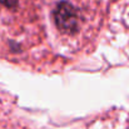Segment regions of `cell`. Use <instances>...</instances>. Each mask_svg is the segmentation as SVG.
<instances>
[{
    "mask_svg": "<svg viewBox=\"0 0 129 129\" xmlns=\"http://www.w3.org/2000/svg\"><path fill=\"white\" fill-rule=\"evenodd\" d=\"M0 4L4 5L5 8H8V9H16L19 0H0Z\"/></svg>",
    "mask_w": 129,
    "mask_h": 129,
    "instance_id": "obj_2",
    "label": "cell"
},
{
    "mask_svg": "<svg viewBox=\"0 0 129 129\" xmlns=\"http://www.w3.org/2000/svg\"><path fill=\"white\" fill-rule=\"evenodd\" d=\"M53 18L56 28L64 34L73 35L79 30V11L69 1H59L53 11Z\"/></svg>",
    "mask_w": 129,
    "mask_h": 129,
    "instance_id": "obj_1",
    "label": "cell"
},
{
    "mask_svg": "<svg viewBox=\"0 0 129 129\" xmlns=\"http://www.w3.org/2000/svg\"><path fill=\"white\" fill-rule=\"evenodd\" d=\"M9 46H10V49H11L13 51H20V46L15 43V42H10V43H9Z\"/></svg>",
    "mask_w": 129,
    "mask_h": 129,
    "instance_id": "obj_3",
    "label": "cell"
}]
</instances>
